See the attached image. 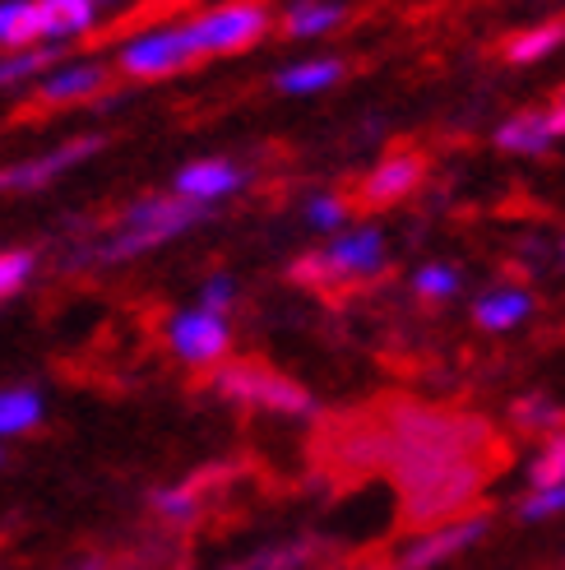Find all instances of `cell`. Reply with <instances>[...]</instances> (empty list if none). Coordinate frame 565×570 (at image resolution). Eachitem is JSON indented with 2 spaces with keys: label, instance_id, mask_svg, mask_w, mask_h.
<instances>
[{
  "label": "cell",
  "instance_id": "6da1fadb",
  "mask_svg": "<svg viewBox=\"0 0 565 570\" xmlns=\"http://www.w3.org/2000/svg\"><path fill=\"white\" fill-rule=\"evenodd\" d=\"M209 209L190 205L181 195H139L135 205L117 218V227L102 237L98 246V261H135V255H145L153 246H167L172 237L190 233L195 223H205Z\"/></svg>",
  "mask_w": 565,
  "mask_h": 570
},
{
  "label": "cell",
  "instance_id": "7a4b0ae2",
  "mask_svg": "<svg viewBox=\"0 0 565 570\" xmlns=\"http://www.w3.org/2000/svg\"><path fill=\"white\" fill-rule=\"evenodd\" d=\"M190 61H200V51H195L186 23H153L145 33H135L130 42H121L117 51V66L130 79H162V75L186 70Z\"/></svg>",
  "mask_w": 565,
  "mask_h": 570
},
{
  "label": "cell",
  "instance_id": "3957f363",
  "mask_svg": "<svg viewBox=\"0 0 565 570\" xmlns=\"http://www.w3.org/2000/svg\"><path fill=\"white\" fill-rule=\"evenodd\" d=\"M186 28L200 56H237L269 33V14L260 6H218L200 19H186Z\"/></svg>",
  "mask_w": 565,
  "mask_h": 570
},
{
  "label": "cell",
  "instance_id": "277c9868",
  "mask_svg": "<svg viewBox=\"0 0 565 570\" xmlns=\"http://www.w3.org/2000/svg\"><path fill=\"white\" fill-rule=\"evenodd\" d=\"M214 390L228 394V399H241V404L269 409V413H310L316 409V399H310L297 381L265 372V366H228V372L214 376Z\"/></svg>",
  "mask_w": 565,
  "mask_h": 570
},
{
  "label": "cell",
  "instance_id": "5b68a950",
  "mask_svg": "<svg viewBox=\"0 0 565 570\" xmlns=\"http://www.w3.org/2000/svg\"><path fill=\"white\" fill-rule=\"evenodd\" d=\"M107 139L102 135H83V139H66V145H56L51 154H38V158H19L10 167H0V190L10 195H28V190H42L51 181H61L70 167L89 163L93 154H102Z\"/></svg>",
  "mask_w": 565,
  "mask_h": 570
},
{
  "label": "cell",
  "instance_id": "8992f818",
  "mask_svg": "<svg viewBox=\"0 0 565 570\" xmlns=\"http://www.w3.org/2000/svg\"><path fill=\"white\" fill-rule=\"evenodd\" d=\"M167 348L190 366H218L232 348V325L200 306H186L167 321Z\"/></svg>",
  "mask_w": 565,
  "mask_h": 570
},
{
  "label": "cell",
  "instance_id": "52a82bcc",
  "mask_svg": "<svg viewBox=\"0 0 565 570\" xmlns=\"http://www.w3.org/2000/svg\"><path fill=\"white\" fill-rule=\"evenodd\" d=\"M487 533V515H464V520H445L427 533H417L413 543L399 552V566L394 570H436L440 561L468 552L473 543H483Z\"/></svg>",
  "mask_w": 565,
  "mask_h": 570
},
{
  "label": "cell",
  "instance_id": "ba28073f",
  "mask_svg": "<svg viewBox=\"0 0 565 570\" xmlns=\"http://www.w3.org/2000/svg\"><path fill=\"white\" fill-rule=\"evenodd\" d=\"M320 255H325L334 283L376 278L385 269V237H380V227H344Z\"/></svg>",
  "mask_w": 565,
  "mask_h": 570
},
{
  "label": "cell",
  "instance_id": "9c48e42d",
  "mask_svg": "<svg viewBox=\"0 0 565 570\" xmlns=\"http://www.w3.org/2000/svg\"><path fill=\"white\" fill-rule=\"evenodd\" d=\"M246 181H250V173L241 163H232V158H200V163H190V167H181V173H177L172 195L209 209V205H218V199L237 195Z\"/></svg>",
  "mask_w": 565,
  "mask_h": 570
},
{
  "label": "cell",
  "instance_id": "30bf717a",
  "mask_svg": "<svg viewBox=\"0 0 565 570\" xmlns=\"http://www.w3.org/2000/svg\"><path fill=\"white\" fill-rule=\"evenodd\" d=\"M107 61H98V56H79V61H56L42 83H38V98L47 107H66V102H83V98H93L107 89Z\"/></svg>",
  "mask_w": 565,
  "mask_h": 570
},
{
  "label": "cell",
  "instance_id": "8fae6325",
  "mask_svg": "<svg viewBox=\"0 0 565 570\" xmlns=\"http://www.w3.org/2000/svg\"><path fill=\"white\" fill-rule=\"evenodd\" d=\"M422 177H427V158L417 154H389L385 163H376V173L361 181V205L366 209H385V205H399L408 199Z\"/></svg>",
  "mask_w": 565,
  "mask_h": 570
},
{
  "label": "cell",
  "instance_id": "7c38bea8",
  "mask_svg": "<svg viewBox=\"0 0 565 570\" xmlns=\"http://www.w3.org/2000/svg\"><path fill=\"white\" fill-rule=\"evenodd\" d=\"M496 149L519 154V158H543L556 149V135L547 126V111H519L496 126Z\"/></svg>",
  "mask_w": 565,
  "mask_h": 570
},
{
  "label": "cell",
  "instance_id": "4fadbf2b",
  "mask_svg": "<svg viewBox=\"0 0 565 570\" xmlns=\"http://www.w3.org/2000/svg\"><path fill=\"white\" fill-rule=\"evenodd\" d=\"M42 0H6L0 6V56L28 51V47H47L42 42Z\"/></svg>",
  "mask_w": 565,
  "mask_h": 570
},
{
  "label": "cell",
  "instance_id": "5bb4252c",
  "mask_svg": "<svg viewBox=\"0 0 565 570\" xmlns=\"http://www.w3.org/2000/svg\"><path fill=\"white\" fill-rule=\"evenodd\" d=\"M98 14L102 10L93 6V0H42V19H47L42 42L61 47L70 38H83L89 28H98Z\"/></svg>",
  "mask_w": 565,
  "mask_h": 570
},
{
  "label": "cell",
  "instance_id": "9a60e30c",
  "mask_svg": "<svg viewBox=\"0 0 565 570\" xmlns=\"http://www.w3.org/2000/svg\"><path fill=\"white\" fill-rule=\"evenodd\" d=\"M533 316V297L524 288H492L473 302V321L492 330V334H505V330H515Z\"/></svg>",
  "mask_w": 565,
  "mask_h": 570
},
{
  "label": "cell",
  "instance_id": "2e32d148",
  "mask_svg": "<svg viewBox=\"0 0 565 570\" xmlns=\"http://www.w3.org/2000/svg\"><path fill=\"white\" fill-rule=\"evenodd\" d=\"M42 394L38 390H28V385H6L0 390V441H10V436H23V432H33V426L42 422Z\"/></svg>",
  "mask_w": 565,
  "mask_h": 570
},
{
  "label": "cell",
  "instance_id": "e0dca14e",
  "mask_svg": "<svg viewBox=\"0 0 565 570\" xmlns=\"http://www.w3.org/2000/svg\"><path fill=\"white\" fill-rule=\"evenodd\" d=\"M338 79H344V61H334V56H316V61L282 66L274 83L282 94H325V89H334Z\"/></svg>",
  "mask_w": 565,
  "mask_h": 570
},
{
  "label": "cell",
  "instance_id": "ac0fdd59",
  "mask_svg": "<svg viewBox=\"0 0 565 570\" xmlns=\"http://www.w3.org/2000/svg\"><path fill=\"white\" fill-rule=\"evenodd\" d=\"M565 42V19H552V23H533L524 33H515L505 42V61L511 66H533V61H547V56Z\"/></svg>",
  "mask_w": 565,
  "mask_h": 570
},
{
  "label": "cell",
  "instance_id": "d6986e66",
  "mask_svg": "<svg viewBox=\"0 0 565 570\" xmlns=\"http://www.w3.org/2000/svg\"><path fill=\"white\" fill-rule=\"evenodd\" d=\"M344 19H348L344 6H316V0H306V6L288 10V19H282V33H288V38H320V33H334Z\"/></svg>",
  "mask_w": 565,
  "mask_h": 570
},
{
  "label": "cell",
  "instance_id": "ffe728a7",
  "mask_svg": "<svg viewBox=\"0 0 565 570\" xmlns=\"http://www.w3.org/2000/svg\"><path fill=\"white\" fill-rule=\"evenodd\" d=\"M61 61V47H28V51H10L0 56V89H14V83L38 79L47 66Z\"/></svg>",
  "mask_w": 565,
  "mask_h": 570
},
{
  "label": "cell",
  "instance_id": "44dd1931",
  "mask_svg": "<svg viewBox=\"0 0 565 570\" xmlns=\"http://www.w3.org/2000/svg\"><path fill=\"white\" fill-rule=\"evenodd\" d=\"M515 422L524 426V432H561V422H565V409L556 404L552 394H524V399H515Z\"/></svg>",
  "mask_w": 565,
  "mask_h": 570
},
{
  "label": "cell",
  "instance_id": "7402d4cb",
  "mask_svg": "<svg viewBox=\"0 0 565 570\" xmlns=\"http://www.w3.org/2000/svg\"><path fill=\"white\" fill-rule=\"evenodd\" d=\"M325 548L320 543H278V548H265V552H256L250 561H241V566H232V570H301V566H310Z\"/></svg>",
  "mask_w": 565,
  "mask_h": 570
},
{
  "label": "cell",
  "instance_id": "603a6c76",
  "mask_svg": "<svg viewBox=\"0 0 565 570\" xmlns=\"http://www.w3.org/2000/svg\"><path fill=\"white\" fill-rule=\"evenodd\" d=\"M561 482H565V432L547 436V445L533 454V464H528V488L533 492L561 488Z\"/></svg>",
  "mask_w": 565,
  "mask_h": 570
},
{
  "label": "cell",
  "instance_id": "cb8c5ba5",
  "mask_svg": "<svg viewBox=\"0 0 565 570\" xmlns=\"http://www.w3.org/2000/svg\"><path fill=\"white\" fill-rule=\"evenodd\" d=\"M413 293L422 302H449L459 293V269L455 265H422L413 274Z\"/></svg>",
  "mask_w": 565,
  "mask_h": 570
},
{
  "label": "cell",
  "instance_id": "d4e9b609",
  "mask_svg": "<svg viewBox=\"0 0 565 570\" xmlns=\"http://www.w3.org/2000/svg\"><path fill=\"white\" fill-rule=\"evenodd\" d=\"M153 510L162 520H172V524H190L195 515H200V492L190 488H162V492H153Z\"/></svg>",
  "mask_w": 565,
  "mask_h": 570
},
{
  "label": "cell",
  "instance_id": "484cf974",
  "mask_svg": "<svg viewBox=\"0 0 565 570\" xmlns=\"http://www.w3.org/2000/svg\"><path fill=\"white\" fill-rule=\"evenodd\" d=\"M306 223L316 227V233H344V227H348V205L338 195L320 190V195L306 199Z\"/></svg>",
  "mask_w": 565,
  "mask_h": 570
},
{
  "label": "cell",
  "instance_id": "4316f807",
  "mask_svg": "<svg viewBox=\"0 0 565 570\" xmlns=\"http://www.w3.org/2000/svg\"><path fill=\"white\" fill-rule=\"evenodd\" d=\"M38 261H33V250H0V302L14 297L28 278H33Z\"/></svg>",
  "mask_w": 565,
  "mask_h": 570
},
{
  "label": "cell",
  "instance_id": "83f0119b",
  "mask_svg": "<svg viewBox=\"0 0 565 570\" xmlns=\"http://www.w3.org/2000/svg\"><path fill=\"white\" fill-rule=\"evenodd\" d=\"M195 306L209 311V316L228 321V311L237 306V283H232V274H209V278L200 283V302H195Z\"/></svg>",
  "mask_w": 565,
  "mask_h": 570
},
{
  "label": "cell",
  "instance_id": "f1b7e54d",
  "mask_svg": "<svg viewBox=\"0 0 565 570\" xmlns=\"http://www.w3.org/2000/svg\"><path fill=\"white\" fill-rule=\"evenodd\" d=\"M561 510H565V482H561V488H547V492H528V497L519 501V520L538 524V520L561 515Z\"/></svg>",
  "mask_w": 565,
  "mask_h": 570
},
{
  "label": "cell",
  "instance_id": "f546056e",
  "mask_svg": "<svg viewBox=\"0 0 565 570\" xmlns=\"http://www.w3.org/2000/svg\"><path fill=\"white\" fill-rule=\"evenodd\" d=\"M547 126H552V135H556V139H565V102L547 107Z\"/></svg>",
  "mask_w": 565,
  "mask_h": 570
},
{
  "label": "cell",
  "instance_id": "4dcf8cb0",
  "mask_svg": "<svg viewBox=\"0 0 565 570\" xmlns=\"http://www.w3.org/2000/svg\"><path fill=\"white\" fill-rule=\"evenodd\" d=\"M0 464H6V445H0Z\"/></svg>",
  "mask_w": 565,
  "mask_h": 570
},
{
  "label": "cell",
  "instance_id": "1f68e13d",
  "mask_svg": "<svg viewBox=\"0 0 565 570\" xmlns=\"http://www.w3.org/2000/svg\"><path fill=\"white\" fill-rule=\"evenodd\" d=\"M561 261H565V237H561Z\"/></svg>",
  "mask_w": 565,
  "mask_h": 570
},
{
  "label": "cell",
  "instance_id": "d6a6232c",
  "mask_svg": "<svg viewBox=\"0 0 565 570\" xmlns=\"http://www.w3.org/2000/svg\"><path fill=\"white\" fill-rule=\"evenodd\" d=\"M361 570H376V566H361Z\"/></svg>",
  "mask_w": 565,
  "mask_h": 570
},
{
  "label": "cell",
  "instance_id": "836d02e7",
  "mask_svg": "<svg viewBox=\"0 0 565 570\" xmlns=\"http://www.w3.org/2000/svg\"><path fill=\"white\" fill-rule=\"evenodd\" d=\"M561 102H565V89H561Z\"/></svg>",
  "mask_w": 565,
  "mask_h": 570
}]
</instances>
